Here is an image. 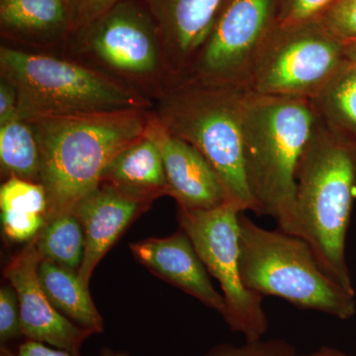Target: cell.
<instances>
[{
  "label": "cell",
  "mask_w": 356,
  "mask_h": 356,
  "mask_svg": "<svg viewBox=\"0 0 356 356\" xmlns=\"http://www.w3.org/2000/svg\"><path fill=\"white\" fill-rule=\"evenodd\" d=\"M18 115V95L15 86L0 76V125Z\"/></svg>",
  "instance_id": "cell-30"
},
{
  "label": "cell",
  "mask_w": 356,
  "mask_h": 356,
  "mask_svg": "<svg viewBox=\"0 0 356 356\" xmlns=\"http://www.w3.org/2000/svg\"><path fill=\"white\" fill-rule=\"evenodd\" d=\"M334 0H281L280 23L293 24L315 19Z\"/></svg>",
  "instance_id": "cell-28"
},
{
  "label": "cell",
  "mask_w": 356,
  "mask_h": 356,
  "mask_svg": "<svg viewBox=\"0 0 356 356\" xmlns=\"http://www.w3.org/2000/svg\"><path fill=\"white\" fill-rule=\"evenodd\" d=\"M158 27L175 76H187L224 0H137Z\"/></svg>",
  "instance_id": "cell-14"
},
{
  "label": "cell",
  "mask_w": 356,
  "mask_h": 356,
  "mask_svg": "<svg viewBox=\"0 0 356 356\" xmlns=\"http://www.w3.org/2000/svg\"><path fill=\"white\" fill-rule=\"evenodd\" d=\"M248 89L177 76L154 100L152 113L168 132L202 154L214 168L228 203L259 211L248 187L243 156V108Z\"/></svg>",
  "instance_id": "cell-4"
},
{
  "label": "cell",
  "mask_w": 356,
  "mask_h": 356,
  "mask_svg": "<svg viewBox=\"0 0 356 356\" xmlns=\"http://www.w3.org/2000/svg\"><path fill=\"white\" fill-rule=\"evenodd\" d=\"M84 232L74 213H67L50 220L36 236L42 259L79 273L84 254Z\"/></svg>",
  "instance_id": "cell-21"
},
{
  "label": "cell",
  "mask_w": 356,
  "mask_h": 356,
  "mask_svg": "<svg viewBox=\"0 0 356 356\" xmlns=\"http://www.w3.org/2000/svg\"><path fill=\"white\" fill-rule=\"evenodd\" d=\"M0 76L15 86L18 115L27 120L154 107L151 100L64 54L2 44Z\"/></svg>",
  "instance_id": "cell-5"
},
{
  "label": "cell",
  "mask_w": 356,
  "mask_h": 356,
  "mask_svg": "<svg viewBox=\"0 0 356 356\" xmlns=\"http://www.w3.org/2000/svg\"><path fill=\"white\" fill-rule=\"evenodd\" d=\"M238 222L241 274L248 290L339 320L355 315V294L321 269L303 238L262 228L243 213Z\"/></svg>",
  "instance_id": "cell-6"
},
{
  "label": "cell",
  "mask_w": 356,
  "mask_h": 356,
  "mask_svg": "<svg viewBox=\"0 0 356 356\" xmlns=\"http://www.w3.org/2000/svg\"><path fill=\"white\" fill-rule=\"evenodd\" d=\"M0 356H74L67 351L58 350L39 343V341H28L19 344L16 350L9 348V346L0 344Z\"/></svg>",
  "instance_id": "cell-29"
},
{
  "label": "cell",
  "mask_w": 356,
  "mask_h": 356,
  "mask_svg": "<svg viewBox=\"0 0 356 356\" xmlns=\"http://www.w3.org/2000/svg\"><path fill=\"white\" fill-rule=\"evenodd\" d=\"M204 356H303L282 339L245 341L242 346L224 343L215 346Z\"/></svg>",
  "instance_id": "cell-24"
},
{
  "label": "cell",
  "mask_w": 356,
  "mask_h": 356,
  "mask_svg": "<svg viewBox=\"0 0 356 356\" xmlns=\"http://www.w3.org/2000/svg\"><path fill=\"white\" fill-rule=\"evenodd\" d=\"M146 135L159 147L170 196L177 207L209 210L228 203L221 180L207 159L191 144L168 132L152 111Z\"/></svg>",
  "instance_id": "cell-12"
},
{
  "label": "cell",
  "mask_w": 356,
  "mask_h": 356,
  "mask_svg": "<svg viewBox=\"0 0 356 356\" xmlns=\"http://www.w3.org/2000/svg\"><path fill=\"white\" fill-rule=\"evenodd\" d=\"M303 356H353L343 353V351L337 350V348H329V346H322L318 350Z\"/></svg>",
  "instance_id": "cell-31"
},
{
  "label": "cell",
  "mask_w": 356,
  "mask_h": 356,
  "mask_svg": "<svg viewBox=\"0 0 356 356\" xmlns=\"http://www.w3.org/2000/svg\"><path fill=\"white\" fill-rule=\"evenodd\" d=\"M98 356H131L129 353L122 350H115L111 348H103Z\"/></svg>",
  "instance_id": "cell-33"
},
{
  "label": "cell",
  "mask_w": 356,
  "mask_h": 356,
  "mask_svg": "<svg viewBox=\"0 0 356 356\" xmlns=\"http://www.w3.org/2000/svg\"><path fill=\"white\" fill-rule=\"evenodd\" d=\"M344 55L346 60L356 65V41L346 44Z\"/></svg>",
  "instance_id": "cell-32"
},
{
  "label": "cell",
  "mask_w": 356,
  "mask_h": 356,
  "mask_svg": "<svg viewBox=\"0 0 356 356\" xmlns=\"http://www.w3.org/2000/svg\"><path fill=\"white\" fill-rule=\"evenodd\" d=\"M356 191V145L317 116L297 172L298 236L323 271L355 294L346 245Z\"/></svg>",
  "instance_id": "cell-2"
},
{
  "label": "cell",
  "mask_w": 356,
  "mask_h": 356,
  "mask_svg": "<svg viewBox=\"0 0 356 356\" xmlns=\"http://www.w3.org/2000/svg\"><path fill=\"white\" fill-rule=\"evenodd\" d=\"M315 19L343 44L356 41V0H334Z\"/></svg>",
  "instance_id": "cell-23"
},
{
  "label": "cell",
  "mask_w": 356,
  "mask_h": 356,
  "mask_svg": "<svg viewBox=\"0 0 356 356\" xmlns=\"http://www.w3.org/2000/svg\"><path fill=\"white\" fill-rule=\"evenodd\" d=\"M0 168L7 178L41 184V154L31 122L20 117L0 125Z\"/></svg>",
  "instance_id": "cell-20"
},
{
  "label": "cell",
  "mask_w": 356,
  "mask_h": 356,
  "mask_svg": "<svg viewBox=\"0 0 356 356\" xmlns=\"http://www.w3.org/2000/svg\"><path fill=\"white\" fill-rule=\"evenodd\" d=\"M318 118L356 145V65L346 60L311 99Z\"/></svg>",
  "instance_id": "cell-19"
},
{
  "label": "cell",
  "mask_w": 356,
  "mask_h": 356,
  "mask_svg": "<svg viewBox=\"0 0 356 356\" xmlns=\"http://www.w3.org/2000/svg\"><path fill=\"white\" fill-rule=\"evenodd\" d=\"M151 111L47 116L29 120L41 154L46 222L74 212L122 149L146 134ZM27 120V119H26Z\"/></svg>",
  "instance_id": "cell-1"
},
{
  "label": "cell",
  "mask_w": 356,
  "mask_h": 356,
  "mask_svg": "<svg viewBox=\"0 0 356 356\" xmlns=\"http://www.w3.org/2000/svg\"><path fill=\"white\" fill-rule=\"evenodd\" d=\"M0 217L3 235L14 243L30 242L46 224V217L42 215L1 212Z\"/></svg>",
  "instance_id": "cell-26"
},
{
  "label": "cell",
  "mask_w": 356,
  "mask_h": 356,
  "mask_svg": "<svg viewBox=\"0 0 356 356\" xmlns=\"http://www.w3.org/2000/svg\"><path fill=\"white\" fill-rule=\"evenodd\" d=\"M36 236L14 255L3 273L19 300L22 336L28 341H39L81 356L83 343L93 332L63 315L44 294L38 280L42 257L37 250Z\"/></svg>",
  "instance_id": "cell-11"
},
{
  "label": "cell",
  "mask_w": 356,
  "mask_h": 356,
  "mask_svg": "<svg viewBox=\"0 0 356 356\" xmlns=\"http://www.w3.org/2000/svg\"><path fill=\"white\" fill-rule=\"evenodd\" d=\"M100 184L152 203L161 196H170L161 152L146 134L112 159Z\"/></svg>",
  "instance_id": "cell-17"
},
{
  "label": "cell",
  "mask_w": 356,
  "mask_h": 356,
  "mask_svg": "<svg viewBox=\"0 0 356 356\" xmlns=\"http://www.w3.org/2000/svg\"><path fill=\"white\" fill-rule=\"evenodd\" d=\"M346 44L316 19L271 32L247 89L255 95L313 99L346 62Z\"/></svg>",
  "instance_id": "cell-8"
},
{
  "label": "cell",
  "mask_w": 356,
  "mask_h": 356,
  "mask_svg": "<svg viewBox=\"0 0 356 356\" xmlns=\"http://www.w3.org/2000/svg\"><path fill=\"white\" fill-rule=\"evenodd\" d=\"M152 202L132 197L110 185L100 184L74 209L84 232L83 264L77 276L89 289L96 266L129 225L151 207Z\"/></svg>",
  "instance_id": "cell-13"
},
{
  "label": "cell",
  "mask_w": 356,
  "mask_h": 356,
  "mask_svg": "<svg viewBox=\"0 0 356 356\" xmlns=\"http://www.w3.org/2000/svg\"><path fill=\"white\" fill-rule=\"evenodd\" d=\"M63 54L153 102L175 79L158 27L137 0H121L74 35Z\"/></svg>",
  "instance_id": "cell-7"
},
{
  "label": "cell",
  "mask_w": 356,
  "mask_h": 356,
  "mask_svg": "<svg viewBox=\"0 0 356 356\" xmlns=\"http://www.w3.org/2000/svg\"><path fill=\"white\" fill-rule=\"evenodd\" d=\"M0 23L2 32L27 50L65 51L72 38L67 0H0Z\"/></svg>",
  "instance_id": "cell-16"
},
{
  "label": "cell",
  "mask_w": 356,
  "mask_h": 356,
  "mask_svg": "<svg viewBox=\"0 0 356 356\" xmlns=\"http://www.w3.org/2000/svg\"><path fill=\"white\" fill-rule=\"evenodd\" d=\"M130 250L140 264L159 278L224 316V297L213 286L209 273L191 238L181 229L166 238L130 243Z\"/></svg>",
  "instance_id": "cell-15"
},
{
  "label": "cell",
  "mask_w": 356,
  "mask_h": 356,
  "mask_svg": "<svg viewBox=\"0 0 356 356\" xmlns=\"http://www.w3.org/2000/svg\"><path fill=\"white\" fill-rule=\"evenodd\" d=\"M0 210L15 214L47 217L48 197L43 185L9 177L0 187Z\"/></svg>",
  "instance_id": "cell-22"
},
{
  "label": "cell",
  "mask_w": 356,
  "mask_h": 356,
  "mask_svg": "<svg viewBox=\"0 0 356 356\" xmlns=\"http://www.w3.org/2000/svg\"><path fill=\"white\" fill-rule=\"evenodd\" d=\"M316 121L310 99L247 91L242 124L248 187L259 216L273 218L280 229L297 236V172Z\"/></svg>",
  "instance_id": "cell-3"
},
{
  "label": "cell",
  "mask_w": 356,
  "mask_h": 356,
  "mask_svg": "<svg viewBox=\"0 0 356 356\" xmlns=\"http://www.w3.org/2000/svg\"><path fill=\"white\" fill-rule=\"evenodd\" d=\"M38 280L44 294L63 315L93 334L104 331L102 315L88 288L79 281L76 273L42 259L38 266Z\"/></svg>",
  "instance_id": "cell-18"
},
{
  "label": "cell",
  "mask_w": 356,
  "mask_h": 356,
  "mask_svg": "<svg viewBox=\"0 0 356 356\" xmlns=\"http://www.w3.org/2000/svg\"><path fill=\"white\" fill-rule=\"evenodd\" d=\"M23 337L17 293L10 284L0 289V344L8 346Z\"/></svg>",
  "instance_id": "cell-25"
},
{
  "label": "cell",
  "mask_w": 356,
  "mask_h": 356,
  "mask_svg": "<svg viewBox=\"0 0 356 356\" xmlns=\"http://www.w3.org/2000/svg\"><path fill=\"white\" fill-rule=\"evenodd\" d=\"M281 0H224L187 76L247 88L255 63L280 23Z\"/></svg>",
  "instance_id": "cell-10"
},
{
  "label": "cell",
  "mask_w": 356,
  "mask_h": 356,
  "mask_svg": "<svg viewBox=\"0 0 356 356\" xmlns=\"http://www.w3.org/2000/svg\"><path fill=\"white\" fill-rule=\"evenodd\" d=\"M240 210L229 203L209 210L177 207L179 228L191 238L226 304L225 323L245 341H261L268 331L261 295L243 284L240 267Z\"/></svg>",
  "instance_id": "cell-9"
},
{
  "label": "cell",
  "mask_w": 356,
  "mask_h": 356,
  "mask_svg": "<svg viewBox=\"0 0 356 356\" xmlns=\"http://www.w3.org/2000/svg\"><path fill=\"white\" fill-rule=\"evenodd\" d=\"M121 0H67L72 37L108 13Z\"/></svg>",
  "instance_id": "cell-27"
}]
</instances>
